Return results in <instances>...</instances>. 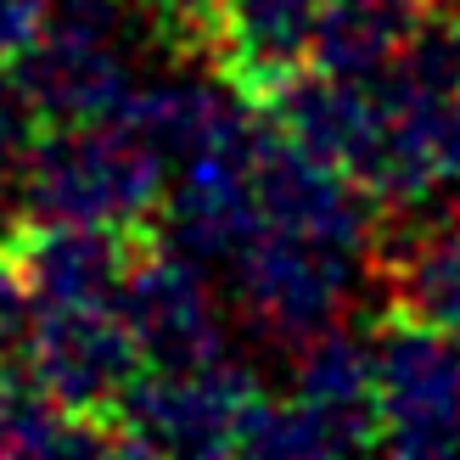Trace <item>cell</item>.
I'll return each mask as SVG.
<instances>
[{
    "label": "cell",
    "instance_id": "obj_1",
    "mask_svg": "<svg viewBox=\"0 0 460 460\" xmlns=\"http://www.w3.org/2000/svg\"><path fill=\"white\" fill-rule=\"evenodd\" d=\"M169 186L174 164L124 119L40 129V141L17 169L22 214L40 225L157 230Z\"/></svg>",
    "mask_w": 460,
    "mask_h": 460
},
{
    "label": "cell",
    "instance_id": "obj_2",
    "mask_svg": "<svg viewBox=\"0 0 460 460\" xmlns=\"http://www.w3.org/2000/svg\"><path fill=\"white\" fill-rule=\"evenodd\" d=\"M365 259L371 252L332 247L281 225H259L252 242L225 270H230V297L247 314V326L281 342V349H304L309 337L342 326V309L359 292Z\"/></svg>",
    "mask_w": 460,
    "mask_h": 460
},
{
    "label": "cell",
    "instance_id": "obj_3",
    "mask_svg": "<svg viewBox=\"0 0 460 460\" xmlns=\"http://www.w3.org/2000/svg\"><path fill=\"white\" fill-rule=\"evenodd\" d=\"M264 387L236 359L197 371H141L112 410L124 455H242L247 410Z\"/></svg>",
    "mask_w": 460,
    "mask_h": 460
},
{
    "label": "cell",
    "instance_id": "obj_4",
    "mask_svg": "<svg viewBox=\"0 0 460 460\" xmlns=\"http://www.w3.org/2000/svg\"><path fill=\"white\" fill-rule=\"evenodd\" d=\"M376 359V427L394 455L460 449V342L394 309L371 337Z\"/></svg>",
    "mask_w": 460,
    "mask_h": 460
},
{
    "label": "cell",
    "instance_id": "obj_5",
    "mask_svg": "<svg viewBox=\"0 0 460 460\" xmlns=\"http://www.w3.org/2000/svg\"><path fill=\"white\" fill-rule=\"evenodd\" d=\"M119 314L146 359V371H197V365L225 359V314L208 275L164 236H152L141 247V259L129 264Z\"/></svg>",
    "mask_w": 460,
    "mask_h": 460
},
{
    "label": "cell",
    "instance_id": "obj_6",
    "mask_svg": "<svg viewBox=\"0 0 460 460\" xmlns=\"http://www.w3.org/2000/svg\"><path fill=\"white\" fill-rule=\"evenodd\" d=\"M22 354L67 410L102 421H112L129 382L146 371L119 304H40Z\"/></svg>",
    "mask_w": 460,
    "mask_h": 460
},
{
    "label": "cell",
    "instance_id": "obj_7",
    "mask_svg": "<svg viewBox=\"0 0 460 460\" xmlns=\"http://www.w3.org/2000/svg\"><path fill=\"white\" fill-rule=\"evenodd\" d=\"M12 74L22 96L34 102L40 129L62 124H102L119 119L124 102L135 96V40L79 34V29H45L22 57H12Z\"/></svg>",
    "mask_w": 460,
    "mask_h": 460
},
{
    "label": "cell",
    "instance_id": "obj_8",
    "mask_svg": "<svg viewBox=\"0 0 460 460\" xmlns=\"http://www.w3.org/2000/svg\"><path fill=\"white\" fill-rule=\"evenodd\" d=\"M259 112L292 146H304L309 157H320V164H332L354 180H365V169L376 164L382 129H387L376 79H342L314 62L304 74H292Z\"/></svg>",
    "mask_w": 460,
    "mask_h": 460
},
{
    "label": "cell",
    "instance_id": "obj_9",
    "mask_svg": "<svg viewBox=\"0 0 460 460\" xmlns=\"http://www.w3.org/2000/svg\"><path fill=\"white\" fill-rule=\"evenodd\" d=\"M320 6L326 0H219L202 57L230 90L264 107L292 74L309 67Z\"/></svg>",
    "mask_w": 460,
    "mask_h": 460
},
{
    "label": "cell",
    "instance_id": "obj_10",
    "mask_svg": "<svg viewBox=\"0 0 460 460\" xmlns=\"http://www.w3.org/2000/svg\"><path fill=\"white\" fill-rule=\"evenodd\" d=\"M157 230H119V225H40L29 219L17 236L22 275L34 304H119L129 264Z\"/></svg>",
    "mask_w": 460,
    "mask_h": 460
},
{
    "label": "cell",
    "instance_id": "obj_11",
    "mask_svg": "<svg viewBox=\"0 0 460 460\" xmlns=\"http://www.w3.org/2000/svg\"><path fill=\"white\" fill-rule=\"evenodd\" d=\"M292 394L304 399L320 421H326L337 455L349 449H382V427H376V359L371 342L354 332H320L297 349V382Z\"/></svg>",
    "mask_w": 460,
    "mask_h": 460
},
{
    "label": "cell",
    "instance_id": "obj_12",
    "mask_svg": "<svg viewBox=\"0 0 460 460\" xmlns=\"http://www.w3.org/2000/svg\"><path fill=\"white\" fill-rule=\"evenodd\" d=\"M427 0H326L314 22L309 62L342 79H376L416 40Z\"/></svg>",
    "mask_w": 460,
    "mask_h": 460
},
{
    "label": "cell",
    "instance_id": "obj_13",
    "mask_svg": "<svg viewBox=\"0 0 460 460\" xmlns=\"http://www.w3.org/2000/svg\"><path fill=\"white\" fill-rule=\"evenodd\" d=\"M394 309L460 342V219L410 236L394 259Z\"/></svg>",
    "mask_w": 460,
    "mask_h": 460
},
{
    "label": "cell",
    "instance_id": "obj_14",
    "mask_svg": "<svg viewBox=\"0 0 460 460\" xmlns=\"http://www.w3.org/2000/svg\"><path fill=\"white\" fill-rule=\"evenodd\" d=\"M34 141H40V112H34L29 96H22L12 62H0V174L17 180V169H22V157H29Z\"/></svg>",
    "mask_w": 460,
    "mask_h": 460
},
{
    "label": "cell",
    "instance_id": "obj_15",
    "mask_svg": "<svg viewBox=\"0 0 460 460\" xmlns=\"http://www.w3.org/2000/svg\"><path fill=\"white\" fill-rule=\"evenodd\" d=\"M146 17H152V34L157 45H169L174 57H202L208 45V22L219 0H141Z\"/></svg>",
    "mask_w": 460,
    "mask_h": 460
},
{
    "label": "cell",
    "instance_id": "obj_16",
    "mask_svg": "<svg viewBox=\"0 0 460 460\" xmlns=\"http://www.w3.org/2000/svg\"><path fill=\"white\" fill-rule=\"evenodd\" d=\"M34 287L22 275V259H17V242L0 247V354H22L29 342V326H34Z\"/></svg>",
    "mask_w": 460,
    "mask_h": 460
},
{
    "label": "cell",
    "instance_id": "obj_17",
    "mask_svg": "<svg viewBox=\"0 0 460 460\" xmlns=\"http://www.w3.org/2000/svg\"><path fill=\"white\" fill-rule=\"evenodd\" d=\"M45 29V0H0V62L22 57Z\"/></svg>",
    "mask_w": 460,
    "mask_h": 460
},
{
    "label": "cell",
    "instance_id": "obj_18",
    "mask_svg": "<svg viewBox=\"0 0 460 460\" xmlns=\"http://www.w3.org/2000/svg\"><path fill=\"white\" fill-rule=\"evenodd\" d=\"M22 225H29V214H22V197L6 186V174H0V247H12L22 236Z\"/></svg>",
    "mask_w": 460,
    "mask_h": 460
}]
</instances>
